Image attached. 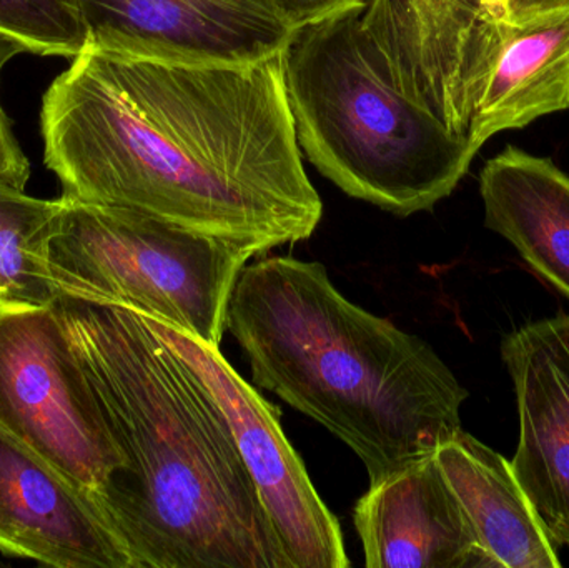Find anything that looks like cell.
Wrapping results in <instances>:
<instances>
[{"instance_id":"cell-11","label":"cell","mask_w":569,"mask_h":568,"mask_svg":"<svg viewBox=\"0 0 569 568\" xmlns=\"http://www.w3.org/2000/svg\"><path fill=\"white\" fill-rule=\"evenodd\" d=\"M501 356L520 413L511 467L550 539L569 549V312L508 333Z\"/></svg>"},{"instance_id":"cell-14","label":"cell","mask_w":569,"mask_h":568,"mask_svg":"<svg viewBox=\"0 0 569 568\" xmlns=\"http://www.w3.org/2000/svg\"><path fill=\"white\" fill-rule=\"evenodd\" d=\"M437 460L498 568H560L561 560L511 462L463 429Z\"/></svg>"},{"instance_id":"cell-21","label":"cell","mask_w":569,"mask_h":568,"mask_svg":"<svg viewBox=\"0 0 569 568\" xmlns=\"http://www.w3.org/2000/svg\"><path fill=\"white\" fill-rule=\"evenodd\" d=\"M468 6L475 7L480 12L493 17L498 20H507V9H505V0H463Z\"/></svg>"},{"instance_id":"cell-18","label":"cell","mask_w":569,"mask_h":568,"mask_svg":"<svg viewBox=\"0 0 569 568\" xmlns=\"http://www.w3.org/2000/svg\"><path fill=\"white\" fill-rule=\"evenodd\" d=\"M22 52H26V50L16 40L0 33V73H2L3 67L10 59ZM29 177V160L20 149L9 119L3 112L2 103H0V180L17 187V189L26 190Z\"/></svg>"},{"instance_id":"cell-10","label":"cell","mask_w":569,"mask_h":568,"mask_svg":"<svg viewBox=\"0 0 569 568\" xmlns=\"http://www.w3.org/2000/svg\"><path fill=\"white\" fill-rule=\"evenodd\" d=\"M0 552L57 568H136L92 494L3 427Z\"/></svg>"},{"instance_id":"cell-3","label":"cell","mask_w":569,"mask_h":568,"mask_svg":"<svg viewBox=\"0 0 569 568\" xmlns=\"http://www.w3.org/2000/svg\"><path fill=\"white\" fill-rule=\"evenodd\" d=\"M226 327L256 386L347 444L370 486L461 430L468 392L443 360L420 337L341 296L321 263H247Z\"/></svg>"},{"instance_id":"cell-4","label":"cell","mask_w":569,"mask_h":568,"mask_svg":"<svg viewBox=\"0 0 569 568\" xmlns=\"http://www.w3.org/2000/svg\"><path fill=\"white\" fill-rule=\"evenodd\" d=\"M282 62L301 153L347 196L408 217L467 176L477 147L398 92L361 10L297 30Z\"/></svg>"},{"instance_id":"cell-6","label":"cell","mask_w":569,"mask_h":568,"mask_svg":"<svg viewBox=\"0 0 569 568\" xmlns=\"http://www.w3.org/2000/svg\"><path fill=\"white\" fill-rule=\"evenodd\" d=\"M0 427L97 504L113 474L126 469L50 303L0 302Z\"/></svg>"},{"instance_id":"cell-15","label":"cell","mask_w":569,"mask_h":568,"mask_svg":"<svg viewBox=\"0 0 569 568\" xmlns=\"http://www.w3.org/2000/svg\"><path fill=\"white\" fill-rule=\"evenodd\" d=\"M568 107L569 10L508 23L468 140L480 150L501 130L520 129Z\"/></svg>"},{"instance_id":"cell-19","label":"cell","mask_w":569,"mask_h":568,"mask_svg":"<svg viewBox=\"0 0 569 568\" xmlns=\"http://www.w3.org/2000/svg\"><path fill=\"white\" fill-rule=\"evenodd\" d=\"M291 29L300 30L345 13L360 12L368 0H269Z\"/></svg>"},{"instance_id":"cell-16","label":"cell","mask_w":569,"mask_h":568,"mask_svg":"<svg viewBox=\"0 0 569 568\" xmlns=\"http://www.w3.org/2000/svg\"><path fill=\"white\" fill-rule=\"evenodd\" d=\"M63 206L0 180V302L49 306L60 296L50 242Z\"/></svg>"},{"instance_id":"cell-17","label":"cell","mask_w":569,"mask_h":568,"mask_svg":"<svg viewBox=\"0 0 569 568\" xmlns=\"http://www.w3.org/2000/svg\"><path fill=\"white\" fill-rule=\"evenodd\" d=\"M0 33L36 56L73 59L89 46L80 0H0Z\"/></svg>"},{"instance_id":"cell-5","label":"cell","mask_w":569,"mask_h":568,"mask_svg":"<svg viewBox=\"0 0 569 568\" xmlns=\"http://www.w3.org/2000/svg\"><path fill=\"white\" fill-rule=\"evenodd\" d=\"M62 199L50 242L60 293L130 307L220 347L230 293L259 249L137 210Z\"/></svg>"},{"instance_id":"cell-20","label":"cell","mask_w":569,"mask_h":568,"mask_svg":"<svg viewBox=\"0 0 569 568\" xmlns=\"http://www.w3.org/2000/svg\"><path fill=\"white\" fill-rule=\"evenodd\" d=\"M508 23H525L548 13L569 10V0H505Z\"/></svg>"},{"instance_id":"cell-2","label":"cell","mask_w":569,"mask_h":568,"mask_svg":"<svg viewBox=\"0 0 569 568\" xmlns=\"http://www.w3.org/2000/svg\"><path fill=\"white\" fill-rule=\"evenodd\" d=\"M50 307L126 457L99 504L136 568H291L226 413L147 317Z\"/></svg>"},{"instance_id":"cell-7","label":"cell","mask_w":569,"mask_h":568,"mask_svg":"<svg viewBox=\"0 0 569 568\" xmlns=\"http://www.w3.org/2000/svg\"><path fill=\"white\" fill-rule=\"evenodd\" d=\"M143 316L189 363L226 413L290 567H350L340 524L318 496L300 456L284 437L279 409L236 372L220 347Z\"/></svg>"},{"instance_id":"cell-13","label":"cell","mask_w":569,"mask_h":568,"mask_svg":"<svg viewBox=\"0 0 569 568\" xmlns=\"http://www.w3.org/2000/svg\"><path fill=\"white\" fill-rule=\"evenodd\" d=\"M488 229L569 299V177L550 159L508 147L481 170Z\"/></svg>"},{"instance_id":"cell-1","label":"cell","mask_w":569,"mask_h":568,"mask_svg":"<svg viewBox=\"0 0 569 568\" xmlns=\"http://www.w3.org/2000/svg\"><path fill=\"white\" fill-rule=\"evenodd\" d=\"M40 126L46 166L77 202L149 213L262 253L307 240L323 216L282 56L183 66L87 47L47 89Z\"/></svg>"},{"instance_id":"cell-8","label":"cell","mask_w":569,"mask_h":568,"mask_svg":"<svg viewBox=\"0 0 569 568\" xmlns=\"http://www.w3.org/2000/svg\"><path fill=\"white\" fill-rule=\"evenodd\" d=\"M361 22L398 92L470 139L507 20L463 0H368Z\"/></svg>"},{"instance_id":"cell-9","label":"cell","mask_w":569,"mask_h":568,"mask_svg":"<svg viewBox=\"0 0 569 568\" xmlns=\"http://www.w3.org/2000/svg\"><path fill=\"white\" fill-rule=\"evenodd\" d=\"M89 46L183 66H252L297 30L269 0H80Z\"/></svg>"},{"instance_id":"cell-12","label":"cell","mask_w":569,"mask_h":568,"mask_svg":"<svg viewBox=\"0 0 569 568\" xmlns=\"http://www.w3.org/2000/svg\"><path fill=\"white\" fill-rule=\"evenodd\" d=\"M353 520L368 568H498L437 452L371 484L355 506Z\"/></svg>"}]
</instances>
